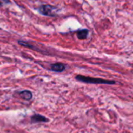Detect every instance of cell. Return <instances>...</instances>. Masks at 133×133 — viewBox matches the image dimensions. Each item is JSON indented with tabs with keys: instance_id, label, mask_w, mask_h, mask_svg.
<instances>
[{
	"instance_id": "6da1fadb",
	"label": "cell",
	"mask_w": 133,
	"mask_h": 133,
	"mask_svg": "<svg viewBox=\"0 0 133 133\" xmlns=\"http://www.w3.org/2000/svg\"><path fill=\"white\" fill-rule=\"evenodd\" d=\"M76 79L80 82H85V83H90V84H106V85L115 84L114 81L105 80V79H102V78H95L86 77V76H82V75L76 76Z\"/></svg>"
},
{
	"instance_id": "7a4b0ae2",
	"label": "cell",
	"mask_w": 133,
	"mask_h": 133,
	"mask_svg": "<svg viewBox=\"0 0 133 133\" xmlns=\"http://www.w3.org/2000/svg\"><path fill=\"white\" fill-rule=\"evenodd\" d=\"M38 10L43 15L49 16V17H55L56 16L57 8L52 6H49V5H44V6H42Z\"/></svg>"
},
{
	"instance_id": "3957f363",
	"label": "cell",
	"mask_w": 133,
	"mask_h": 133,
	"mask_svg": "<svg viewBox=\"0 0 133 133\" xmlns=\"http://www.w3.org/2000/svg\"><path fill=\"white\" fill-rule=\"evenodd\" d=\"M65 69V65L61 63H56L51 65V70L56 72H62Z\"/></svg>"
},
{
	"instance_id": "277c9868",
	"label": "cell",
	"mask_w": 133,
	"mask_h": 133,
	"mask_svg": "<svg viewBox=\"0 0 133 133\" xmlns=\"http://www.w3.org/2000/svg\"><path fill=\"white\" fill-rule=\"evenodd\" d=\"M31 121L32 122H47L49 121L48 118L45 117L44 116L42 115H40V114H34L32 117H31Z\"/></svg>"
},
{
	"instance_id": "5b68a950",
	"label": "cell",
	"mask_w": 133,
	"mask_h": 133,
	"mask_svg": "<svg viewBox=\"0 0 133 133\" xmlns=\"http://www.w3.org/2000/svg\"><path fill=\"white\" fill-rule=\"evenodd\" d=\"M19 96L25 100H31L32 99V93L28 90H24L19 92Z\"/></svg>"
},
{
	"instance_id": "8992f818",
	"label": "cell",
	"mask_w": 133,
	"mask_h": 133,
	"mask_svg": "<svg viewBox=\"0 0 133 133\" xmlns=\"http://www.w3.org/2000/svg\"><path fill=\"white\" fill-rule=\"evenodd\" d=\"M88 34H89V31L87 29H82L77 32V37L80 40H84L87 38Z\"/></svg>"
},
{
	"instance_id": "52a82bcc",
	"label": "cell",
	"mask_w": 133,
	"mask_h": 133,
	"mask_svg": "<svg viewBox=\"0 0 133 133\" xmlns=\"http://www.w3.org/2000/svg\"><path fill=\"white\" fill-rule=\"evenodd\" d=\"M10 3V0H0V6L4 5V4H7V3Z\"/></svg>"
}]
</instances>
